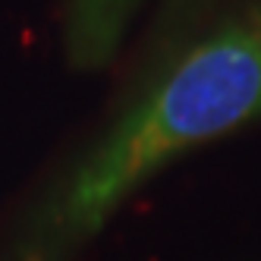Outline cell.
<instances>
[{"instance_id":"6da1fadb","label":"cell","mask_w":261,"mask_h":261,"mask_svg":"<svg viewBox=\"0 0 261 261\" xmlns=\"http://www.w3.org/2000/svg\"><path fill=\"white\" fill-rule=\"evenodd\" d=\"M258 117L261 0H249L186 47L41 201L32 223L41 255L95 236L167 164Z\"/></svg>"},{"instance_id":"7a4b0ae2","label":"cell","mask_w":261,"mask_h":261,"mask_svg":"<svg viewBox=\"0 0 261 261\" xmlns=\"http://www.w3.org/2000/svg\"><path fill=\"white\" fill-rule=\"evenodd\" d=\"M142 0H69L63 44L69 63L91 72L114 60Z\"/></svg>"},{"instance_id":"3957f363","label":"cell","mask_w":261,"mask_h":261,"mask_svg":"<svg viewBox=\"0 0 261 261\" xmlns=\"http://www.w3.org/2000/svg\"><path fill=\"white\" fill-rule=\"evenodd\" d=\"M25 261H47V258H44L41 252H29V255H25Z\"/></svg>"},{"instance_id":"277c9868","label":"cell","mask_w":261,"mask_h":261,"mask_svg":"<svg viewBox=\"0 0 261 261\" xmlns=\"http://www.w3.org/2000/svg\"><path fill=\"white\" fill-rule=\"evenodd\" d=\"M192 4H198V0H173V7H192Z\"/></svg>"}]
</instances>
